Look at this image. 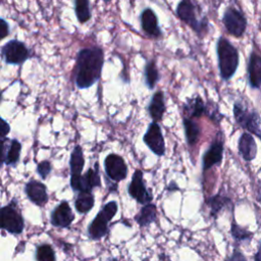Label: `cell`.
<instances>
[{
	"label": "cell",
	"mask_w": 261,
	"mask_h": 261,
	"mask_svg": "<svg viewBox=\"0 0 261 261\" xmlns=\"http://www.w3.org/2000/svg\"><path fill=\"white\" fill-rule=\"evenodd\" d=\"M104 52L98 46L83 48L76 55L73 69L74 83L79 89L93 86L101 76Z\"/></svg>",
	"instance_id": "obj_1"
},
{
	"label": "cell",
	"mask_w": 261,
	"mask_h": 261,
	"mask_svg": "<svg viewBox=\"0 0 261 261\" xmlns=\"http://www.w3.org/2000/svg\"><path fill=\"white\" fill-rule=\"evenodd\" d=\"M177 17L189 25L200 38L209 31V20L206 15L201 14V8L195 0H180L175 9Z\"/></svg>",
	"instance_id": "obj_2"
},
{
	"label": "cell",
	"mask_w": 261,
	"mask_h": 261,
	"mask_svg": "<svg viewBox=\"0 0 261 261\" xmlns=\"http://www.w3.org/2000/svg\"><path fill=\"white\" fill-rule=\"evenodd\" d=\"M216 54L220 76L223 81H229L239 66V51L225 37L221 36L216 43Z\"/></svg>",
	"instance_id": "obj_3"
},
{
	"label": "cell",
	"mask_w": 261,
	"mask_h": 261,
	"mask_svg": "<svg viewBox=\"0 0 261 261\" xmlns=\"http://www.w3.org/2000/svg\"><path fill=\"white\" fill-rule=\"evenodd\" d=\"M236 122L244 129L255 135L261 140V117L260 114L252 109H249L243 102L237 101L232 108Z\"/></svg>",
	"instance_id": "obj_4"
},
{
	"label": "cell",
	"mask_w": 261,
	"mask_h": 261,
	"mask_svg": "<svg viewBox=\"0 0 261 261\" xmlns=\"http://www.w3.org/2000/svg\"><path fill=\"white\" fill-rule=\"evenodd\" d=\"M117 210L118 206L115 201H110L103 206V208L88 226V234L90 239L97 241L102 239L107 233L108 224L115 216Z\"/></svg>",
	"instance_id": "obj_5"
},
{
	"label": "cell",
	"mask_w": 261,
	"mask_h": 261,
	"mask_svg": "<svg viewBox=\"0 0 261 261\" xmlns=\"http://www.w3.org/2000/svg\"><path fill=\"white\" fill-rule=\"evenodd\" d=\"M222 23L227 33L236 38L244 36L247 30V18L242 10L234 6H227L222 15Z\"/></svg>",
	"instance_id": "obj_6"
},
{
	"label": "cell",
	"mask_w": 261,
	"mask_h": 261,
	"mask_svg": "<svg viewBox=\"0 0 261 261\" xmlns=\"http://www.w3.org/2000/svg\"><path fill=\"white\" fill-rule=\"evenodd\" d=\"M1 55L7 64L21 65L29 59L30 50L23 42L13 39L2 46Z\"/></svg>",
	"instance_id": "obj_7"
},
{
	"label": "cell",
	"mask_w": 261,
	"mask_h": 261,
	"mask_svg": "<svg viewBox=\"0 0 261 261\" xmlns=\"http://www.w3.org/2000/svg\"><path fill=\"white\" fill-rule=\"evenodd\" d=\"M70 187L75 192L92 191L94 188L101 187L99 165L95 163L94 168H89L85 174L71 175Z\"/></svg>",
	"instance_id": "obj_8"
},
{
	"label": "cell",
	"mask_w": 261,
	"mask_h": 261,
	"mask_svg": "<svg viewBox=\"0 0 261 261\" xmlns=\"http://www.w3.org/2000/svg\"><path fill=\"white\" fill-rule=\"evenodd\" d=\"M1 228L12 234H19L24 228V221L21 214L13 205L3 206L0 210Z\"/></svg>",
	"instance_id": "obj_9"
},
{
	"label": "cell",
	"mask_w": 261,
	"mask_h": 261,
	"mask_svg": "<svg viewBox=\"0 0 261 261\" xmlns=\"http://www.w3.org/2000/svg\"><path fill=\"white\" fill-rule=\"evenodd\" d=\"M104 167L106 175L113 181L118 182L124 179L127 175V166L124 159L115 153H110L106 156Z\"/></svg>",
	"instance_id": "obj_10"
},
{
	"label": "cell",
	"mask_w": 261,
	"mask_h": 261,
	"mask_svg": "<svg viewBox=\"0 0 261 261\" xmlns=\"http://www.w3.org/2000/svg\"><path fill=\"white\" fill-rule=\"evenodd\" d=\"M128 195L135 199L139 204H148L152 201L153 197L151 193L147 190L144 180H143V171L141 169H136L133 176L130 184L128 185L127 189Z\"/></svg>",
	"instance_id": "obj_11"
},
{
	"label": "cell",
	"mask_w": 261,
	"mask_h": 261,
	"mask_svg": "<svg viewBox=\"0 0 261 261\" xmlns=\"http://www.w3.org/2000/svg\"><path fill=\"white\" fill-rule=\"evenodd\" d=\"M144 143L148 146V148L157 156H163L165 154V143L163 139V135L161 128L157 121H152L146 134L143 137Z\"/></svg>",
	"instance_id": "obj_12"
},
{
	"label": "cell",
	"mask_w": 261,
	"mask_h": 261,
	"mask_svg": "<svg viewBox=\"0 0 261 261\" xmlns=\"http://www.w3.org/2000/svg\"><path fill=\"white\" fill-rule=\"evenodd\" d=\"M73 220H74V214L72 213V210L68 202L65 200L61 201L60 204L57 205L51 212L50 221H51V224L55 227L67 228L70 226Z\"/></svg>",
	"instance_id": "obj_13"
},
{
	"label": "cell",
	"mask_w": 261,
	"mask_h": 261,
	"mask_svg": "<svg viewBox=\"0 0 261 261\" xmlns=\"http://www.w3.org/2000/svg\"><path fill=\"white\" fill-rule=\"evenodd\" d=\"M140 22L143 32L150 38L158 39L162 36L159 21L156 13L150 7L144 8L140 14Z\"/></svg>",
	"instance_id": "obj_14"
},
{
	"label": "cell",
	"mask_w": 261,
	"mask_h": 261,
	"mask_svg": "<svg viewBox=\"0 0 261 261\" xmlns=\"http://www.w3.org/2000/svg\"><path fill=\"white\" fill-rule=\"evenodd\" d=\"M21 151V144L16 140L1 139V163L14 166L19 160Z\"/></svg>",
	"instance_id": "obj_15"
},
{
	"label": "cell",
	"mask_w": 261,
	"mask_h": 261,
	"mask_svg": "<svg viewBox=\"0 0 261 261\" xmlns=\"http://www.w3.org/2000/svg\"><path fill=\"white\" fill-rule=\"evenodd\" d=\"M223 158V141L215 140L203 155V171H207L215 165H220Z\"/></svg>",
	"instance_id": "obj_16"
},
{
	"label": "cell",
	"mask_w": 261,
	"mask_h": 261,
	"mask_svg": "<svg viewBox=\"0 0 261 261\" xmlns=\"http://www.w3.org/2000/svg\"><path fill=\"white\" fill-rule=\"evenodd\" d=\"M248 82L252 89L261 88V55L256 51H252L249 56L248 65Z\"/></svg>",
	"instance_id": "obj_17"
},
{
	"label": "cell",
	"mask_w": 261,
	"mask_h": 261,
	"mask_svg": "<svg viewBox=\"0 0 261 261\" xmlns=\"http://www.w3.org/2000/svg\"><path fill=\"white\" fill-rule=\"evenodd\" d=\"M24 192L29 200L38 206H44L49 200L47 188L41 181H37L34 179L30 180L24 186Z\"/></svg>",
	"instance_id": "obj_18"
},
{
	"label": "cell",
	"mask_w": 261,
	"mask_h": 261,
	"mask_svg": "<svg viewBox=\"0 0 261 261\" xmlns=\"http://www.w3.org/2000/svg\"><path fill=\"white\" fill-rule=\"evenodd\" d=\"M238 150L245 161L250 162L255 159L258 149L255 139L253 138L251 133L245 132L240 136V139L238 141Z\"/></svg>",
	"instance_id": "obj_19"
},
{
	"label": "cell",
	"mask_w": 261,
	"mask_h": 261,
	"mask_svg": "<svg viewBox=\"0 0 261 261\" xmlns=\"http://www.w3.org/2000/svg\"><path fill=\"white\" fill-rule=\"evenodd\" d=\"M148 112L154 121H160L165 112L164 95L162 92H156L149 103Z\"/></svg>",
	"instance_id": "obj_20"
},
{
	"label": "cell",
	"mask_w": 261,
	"mask_h": 261,
	"mask_svg": "<svg viewBox=\"0 0 261 261\" xmlns=\"http://www.w3.org/2000/svg\"><path fill=\"white\" fill-rule=\"evenodd\" d=\"M184 109L187 114V117H191V118L200 117L204 113H208L207 106L204 104L200 96H196L194 98L189 99L185 104Z\"/></svg>",
	"instance_id": "obj_21"
},
{
	"label": "cell",
	"mask_w": 261,
	"mask_h": 261,
	"mask_svg": "<svg viewBox=\"0 0 261 261\" xmlns=\"http://www.w3.org/2000/svg\"><path fill=\"white\" fill-rule=\"evenodd\" d=\"M156 211L157 209L154 204H151V203L145 204L140 210V212L135 216V220L141 227L147 226L150 223L155 221Z\"/></svg>",
	"instance_id": "obj_22"
},
{
	"label": "cell",
	"mask_w": 261,
	"mask_h": 261,
	"mask_svg": "<svg viewBox=\"0 0 261 261\" xmlns=\"http://www.w3.org/2000/svg\"><path fill=\"white\" fill-rule=\"evenodd\" d=\"M94 204H95V199L91 191L80 192V194L77 195L74 201L75 210L80 214L88 213L94 207Z\"/></svg>",
	"instance_id": "obj_23"
},
{
	"label": "cell",
	"mask_w": 261,
	"mask_h": 261,
	"mask_svg": "<svg viewBox=\"0 0 261 261\" xmlns=\"http://www.w3.org/2000/svg\"><path fill=\"white\" fill-rule=\"evenodd\" d=\"M84 165H85V158H84L83 149L80 145H76L73 148V150L71 151L70 160H69V167H70L71 175L82 174Z\"/></svg>",
	"instance_id": "obj_24"
},
{
	"label": "cell",
	"mask_w": 261,
	"mask_h": 261,
	"mask_svg": "<svg viewBox=\"0 0 261 261\" xmlns=\"http://www.w3.org/2000/svg\"><path fill=\"white\" fill-rule=\"evenodd\" d=\"M73 5L77 21L82 24L88 22L92 17L90 0H73Z\"/></svg>",
	"instance_id": "obj_25"
},
{
	"label": "cell",
	"mask_w": 261,
	"mask_h": 261,
	"mask_svg": "<svg viewBox=\"0 0 261 261\" xmlns=\"http://www.w3.org/2000/svg\"><path fill=\"white\" fill-rule=\"evenodd\" d=\"M184 129L187 142L190 146H194L200 137V127L199 125L191 118L185 117L184 118Z\"/></svg>",
	"instance_id": "obj_26"
},
{
	"label": "cell",
	"mask_w": 261,
	"mask_h": 261,
	"mask_svg": "<svg viewBox=\"0 0 261 261\" xmlns=\"http://www.w3.org/2000/svg\"><path fill=\"white\" fill-rule=\"evenodd\" d=\"M207 205L210 207V212L213 217H216L219 211H221L226 205L230 203V199L221 194H217L207 199Z\"/></svg>",
	"instance_id": "obj_27"
},
{
	"label": "cell",
	"mask_w": 261,
	"mask_h": 261,
	"mask_svg": "<svg viewBox=\"0 0 261 261\" xmlns=\"http://www.w3.org/2000/svg\"><path fill=\"white\" fill-rule=\"evenodd\" d=\"M159 80V72L155 60H149L145 65V82L149 89H153Z\"/></svg>",
	"instance_id": "obj_28"
},
{
	"label": "cell",
	"mask_w": 261,
	"mask_h": 261,
	"mask_svg": "<svg viewBox=\"0 0 261 261\" xmlns=\"http://www.w3.org/2000/svg\"><path fill=\"white\" fill-rule=\"evenodd\" d=\"M35 259L38 261H54L56 257L54 250L49 244H42L37 247Z\"/></svg>",
	"instance_id": "obj_29"
},
{
	"label": "cell",
	"mask_w": 261,
	"mask_h": 261,
	"mask_svg": "<svg viewBox=\"0 0 261 261\" xmlns=\"http://www.w3.org/2000/svg\"><path fill=\"white\" fill-rule=\"evenodd\" d=\"M230 232H231L232 238L237 242H239V243H241V242H249L253 238V232L252 231H250L247 228L242 227V226H240V225H238L236 223L231 224Z\"/></svg>",
	"instance_id": "obj_30"
},
{
	"label": "cell",
	"mask_w": 261,
	"mask_h": 261,
	"mask_svg": "<svg viewBox=\"0 0 261 261\" xmlns=\"http://www.w3.org/2000/svg\"><path fill=\"white\" fill-rule=\"evenodd\" d=\"M51 171V162L48 160H43L38 163L37 166V172L41 176L42 179H46L48 174Z\"/></svg>",
	"instance_id": "obj_31"
},
{
	"label": "cell",
	"mask_w": 261,
	"mask_h": 261,
	"mask_svg": "<svg viewBox=\"0 0 261 261\" xmlns=\"http://www.w3.org/2000/svg\"><path fill=\"white\" fill-rule=\"evenodd\" d=\"M9 32L10 31H9L8 22L4 18H1L0 19V37H1V39L6 38L9 35Z\"/></svg>",
	"instance_id": "obj_32"
},
{
	"label": "cell",
	"mask_w": 261,
	"mask_h": 261,
	"mask_svg": "<svg viewBox=\"0 0 261 261\" xmlns=\"http://www.w3.org/2000/svg\"><path fill=\"white\" fill-rule=\"evenodd\" d=\"M9 132H10L9 124L6 122L5 119L1 118V124H0V136H1V139L6 138V136L9 134Z\"/></svg>",
	"instance_id": "obj_33"
},
{
	"label": "cell",
	"mask_w": 261,
	"mask_h": 261,
	"mask_svg": "<svg viewBox=\"0 0 261 261\" xmlns=\"http://www.w3.org/2000/svg\"><path fill=\"white\" fill-rule=\"evenodd\" d=\"M228 259H230V260H246V257L243 256L242 252H239V251L234 250L233 255L231 257H229Z\"/></svg>",
	"instance_id": "obj_34"
},
{
	"label": "cell",
	"mask_w": 261,
	"mask_h": 261,
	"mask_svg": "<svg viewBox=\"0 0 261 261\" xmlns=\"http://www.w3.org/2000/svg\"><path fill=\"white\" fill-rule=\"evenodd\" d=\"M254 260L255 261H261V242H260V244L258 246V249H257V252L254 256Z\"/></svg>",
	"instance_id": "obj_35"
},
{
	"label": "cell",
	"mask_w": 261,
	"mask_h": 261,
	"mask_svg": "<svg viewBox=\"0 0 261 261\" xmlns=\"http://www.w3.org/2000/svg\"><path fill=\"white\" fill-rule=\"evenodd\" d=\"M103 1H104V2H109L110 0H103Z\"/></svg>",
	"instance_id": "obj_36"
}]
</instances>
